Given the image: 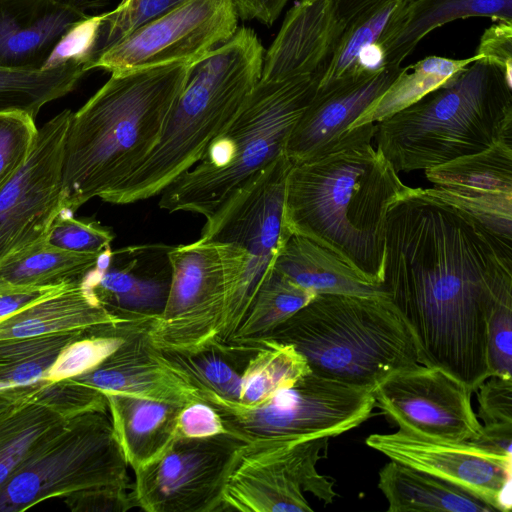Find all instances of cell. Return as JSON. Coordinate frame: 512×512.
Returning a JSON list of instances; mask_svg holds the SVG:
<instances>
[{"label": "cell", "mask_w": 512, "mask_h": 512, "mask_svg": "<svg viewBox=\"0 0 512 512\" xmlns=\"http://www.w3.org/2000/svg\"><path fill=\"white\" fill-rule=\"evenodd\" d=\"M473 17L512 22V0H411L381 40L385 65L401 66L429 33Z\"/></svg>", "instance_id": "cell-26"}, {"label": "cell", "mask_w": 512, "mask_h": 512, "mask_svg": "<svg viewBox=\"0 0 512 512\" xmlns=\"http://www.w3.org/2000/svg\"><path fill=\"white\" fill-rule=\"evenodd\" d=\"M95 332L75 330L0 340V383L20 386L41 381L65 346Z\"/></svg>", "instance_id": "cell-36"}, {"label": "cell", "mask_w": 512, "mask_h": 512, "mask_svg": "<svg viewBox=\"0 0 512 512\" xmlns=\"http://www.w3.org/2000/svg\"><path fill=\"white\" fill-rule=\"evenodd\" d=\"M470 441L488 452L511 458L512 425H482L480 434Z\"/></svg>", "instance_id": "cell-50"}, {"label": "cell", "mask_w": 512, "mask_h": 512, "mask_svg": "<svg viewBox=\"0 0 512 512\" xmlns=\"http://www.w3.org/2000/svg\"><path fill=\"white\" fill-rule=\"evenodd\" d=\"M378 487L390 512H496L463 488L393 460L380 469Z\"/></svg>", "instance_id": "cell-28"}, {"label": "cell", "mask_w": 512, "mask_h": 512, "mask_svg": "<svg viewBox=\"0 0 512 512\" xmlns=\"http://www.w3.org/2000/svg\"><path fill=\"white\" fill-rule=\"evenodd\" d=\"M232 0H185L106 50L94 68L111 73L175 63L192 64L238 29Z\"/></svg>", "instance_id": "cell-14"}, {"label": "cell", "mask_w": 512, "mask_h": 512, "mask_svg": "<svg viewBox=\"0 0 512 512\" xmlns=\"http://www.w3.org/2000/svg\"><path fill=\"white\" fill-rule=\"evenodd\" d=\"M474 392L483 426L512 425V377L490 376Z\"/></svg>", "instance_id": "cell-44"}, {"label": "cell", "mask_w": 512, "mask_h": 512, "mask_svg": "<svg viewBox=\"0 0 512 512\" xmlns=\"http://www.w3.org/2000/svg\"><path fill=\"white\" fill-rule=\"evenodd\" d=\"M163 352L187 372L205 403L215 400L239 403L241 372L228 360V354L214 348L194 353Z\"/></svg>", "instance_id": "cell-37"}, {"label": "cell", "mask_w": 512, "mask_h": 512, "mask_svg": "<svg viewBox=\"0 0 512 512\" xmlns=\"http://www.w3.org/2000/svg\"><path fill=\"white\" fill-rule=\"evenodd\" d=\"M411 0H384L353 17L345 26L322 74L319 86L357 72L360 55L380 44Z\"/></svg>", "instance_id": "cell-33"}, {"label": "cell", "mask_w": 512, "mask_h": 512, "mask_svg": "<svg viewBox=\"0 0 512 512\" xmlns=\"http://www.w3.org/2000/svg\"><path fill=\"white\" fill-rule=\"evenodd\" d=\"M384 0H336L341 20L347 24L360 12Z\"/></svg>", "instance_id": "cell-52"}, {"label": "cell", "mask_w": 512, "mask_h": 512, "mask_svg": "<svg viewBox=\"0 0 512 512\" xmlns=\"http://www.w3.org/2000/svg\"><path fill=\"white\" fill-rule=\"evenodd\" d=\"M373 391L310 371L258 405L224 400L209 405L217 410L227 431L244 441L302 442L338 436L361 425L375 407Z\"/></svg>", "instance_id": "cell-11"}, {"label": "cell", "mask_w": 512, "mask_h": 512, "mask_svg": "<svg viewBox=\"0 0 512 512\" xmlns=\"http://www.w3.org/2000/svg\"><path fill=\"white\" fill-rule=\"evenodd\" d=\"M471 394L443 369L424 365L390 375L373 391L376 404L399 430L458 442L481 432Z\"/></svg>", "instance_id": "cell-16"}, {"label": "cell", "mask_w": 512, "mask_h": 512, "mask_svg": "<svg viewBox=\"0 0 512 512\" xmlns=\"http://www.w3.org/2000/svg\"><path fill=\"white\" fill-rule=\"evenodd\" d=\"M102 14L89 16L73 25L59 40L42 70L53 69L69 62L85 66L95 42Z\"/></svg>", "instance_id": "cell-43"}, {"label": "cell", "mask_w": 512, "mask_h": 512, "mask_svg": "<svg viewBox=\"0 0 512 512\" xmlns=\"http://www.w3.org/2000/svg\"><path fill=\"white\" fill-rule=\"evenodd\" d=\"M189 65L175 63L111 73L72 112L63 161V214L124 183L157 146Z\"/></svg>", "instance_id": "cell-3"}, {"label": "cell", "mask_w": 512, "mask_h": 512, "mask_svg": "<svg viewBox=\"0 0 512 512\" xmlns=\"http://www.w3.org/2000/svg\"><path fill=\"white\" fill-rule=\"evenodd\" d=\"M172 277L162 311L148 334L163 351L217 349L225 312L243 277L247 252L239 245L201 236L172 246Z\"/></svg>", "instance_id": "cell-9"}, {"label": "cell", "mask_w": 512, "mask_h": 512, "mask_svg": "<svg viewBox=\"0 0 512 512\" xmlns=\"http://www.w3.org/2000/svg\"><path fill=\"white\" fill-rule=\"evenodd\" d=\"M144 316H123L107 309L81 281L0 319V340L97 331Z\"/></svg>", "instance_id": "cell-24"}, {"label": "cell", "mask_w": 512, "mask_h": 512, "mask_svg": "<svg viewBox=\"0 0 512 512\" xmlns=\"http://www.w3.org/2000/svg\"><path fill=\"white\" fill-rule=\"evenodd\" d=\"M31 395L0 412V486L17 469L39 437L65 419Z\"/></svg>", "instance_id": "cell-35"}, {"label": "cell", "mask_w": 512, "mask_h": 512, "mask_svg": "<svg viewBox=\"0 0 512 512\" xmlns=\"http://www.w3.org/2000/svg\"><path fill=\"white\" fill-rule=\"evenodd\" d=\"M264 54L256 32L239 27L228 41L190 64L157 146L102 201L124 205L152 198L193 167L261 79Z\"/></svg>", "instance_id": "cell-4"}, {"label": "cell", "mask_w": 512, "mask_h": 512, "mask_svg": "<svg viewBox=\"0 0 512 512\" xmlns=\"http://www.w3.org/2000/svg\"><path fill=\"white\" fill-rule=\"evenodd\" d=\"M67 286L0 291V319L47 298Z\"/></svg>", "instance_id": "cell-48"}, {"label": "cell", "mask_w": 512, "mask_h": 512, "mask_svg": "<svg viewBox=\"0 0 512 512\" xmlns=\"http://www.w3.org/2000/svg\"><path fill=\"white\" fill-rule=\"evenodd\" d=\"M99 5L91 0H0V68L42 70L62 36Z\"/></svg>", "instance_id": "cell-22"}, {"label": "cell", "mask_w": 512, "mask_h": 512, "mask_svg": "<svg viewBox=\"0 0 512 512\" xmlns=\"http://www.w3.org/2000/svg\"><path fill=\"white\" fill-rule=\"evenodd\" d=\"M245 442L232 433L176 438L159 458L134 472L136 507L147 512H220Z\"/></svg>", "instance_id": "cell-13"}, {"label": "cell", "mask_w": 512, "mask_h": 512, "mask_svg": "<svg viewBox=\"0 0 512 512\" xmlns=\"http://www.w3.org/2000/svg\"><path fill=\"white\" fill-rule=\"evenodd\" d=\"M315 296L273 268L231 344L252 345L265 338Z\"/></svg>", "instance_id": "cell-34"}, {"label": "cell", "mask_w": 512, "mask_h": 512, "mask_svg": "<svg viewBox=\"0 0 512 512\" xmlns=\"http://www.w3.org/2000/svg\"><path fill=\"white\" fill-rule=\"evenodd\" d=\"M241 372L239 404L255 406L276 391L292 385L311 370L304 357L286 343L264 338L256 341Z\"/></svg>", "instance_id": "cell-32"}, {"label": "cell", "mask_w": 512, "mask_h": 512, "mask_svg": "<svg viewBox=\"0 0 512 512\" xmlns=\"http://www.w3.org/2000/svg\"><path fill=\"white\" fill-rule=\"evenodd\" d=\"M273 268L316 295L385 296L381 285L366 281L332 252L304 236L289 237Z\"/></svg>", "instance_id": "cell-27"}, {"label": "cell", "mask_w": 512, "mask_h": 512, "mask_svg": "<svg viewBox=\"0 0 512 512\" xmlns=\"http://www.w3.org/2000/svg\"><path fill=\"white\" fill-rule=\"evenodd\" d=\"M14 387V385L8 384V383H0V389Z\"/></svg>", "instance_id": "cell-53"}, {"label": "cell", "mask_w": 512, "mask_h": 512, "mask_svg": "<svg viewBox=\"0 0 512 512\" xmlns=\"http://www.w3.org/2000/svg\"><path fill=\"white\" fill-rule=\"evenodd\" d=\"M322 74L262 80L200 160L161 193L158 206L210 218L246 180L285 154L295 124L314 97Z\"/></svg>", "instance_id": "cell-7"}, {"label": "cell", "mask_w": 512, "mask_h": 512, "mask_svg": "<svg viewBox=\"0 0 512 512\" xmlns=\"http://www.w3.org/2000/svg\"><path fill=\"white\" fill-rule=\"evenodd\" d=\"M370 448L390 460L428 473L483 499L496 511L511 509V458L471 441H450L398 430L371 434Z\"/></svg>", "instance_id": "cell-17"}, {"label": "cell", "mask_w": 512, "mask_h": 512, "mask_svg": "<svg viewBox=\"0 0 512 512\" xmlns=\"http://www.w3.org/2000/svg\"><path fill=\"white\" fill-rule=\"evenodd\" d=\"M289 0H232L240 19L257 20L271 26Z\"/></svg>", "instance_id": "cell-49"}, {"label": "cell", "mask_w": 512, "mask_h": 512, "mask_svg": "<svg viewBox=\"0 0 512 512\" xmlns=\"http://www.w3.org/2000/svg\"><path fill=\"white\" fill-rule=\"evenodd\" d=\"M229 433L217 410L205 402L182 407L177 419L176 438H202Z\"/></svg>", "instance_id": "cell-47"}, {"label": "cell", "mask_w": 512, "mask_h": 512, "mask_svg": "<svg viewBox=\"0 0 512 512\" xmlns=\"http://www.w3.org/2000/svg\"><path fill=\"white\" fill-rule=\"evenodd\" d=\"M345 26L336 0H298L264 54L261 79L323 74Z\"/></svg>", "instance_id": "cell-23"}, {"label": "cell", "mask_w": 512, "mask_h": 512, "mask_svg": "<svg viewBox=\"0 0 512 512\" xmlns=\"http://www.w3.org/2000/svg\"><path fill=\"white\" fill-rule=\"evenodd\" d=\"M131 486H101L80 491L63 500L74 512H125L136 507Z\"/></svg>", "instance_id": "cell-45"}, {"label": "cell", "mask_w": 512, "mask_h": 512, "mask_svg": "<svg viewBox=\"0 0 512 512\" xmlns=\"http://www.w3.org/2000/svg\"><path fill=\"white\" fill-rule=\"evenodd\" d=\"M147 328L130 335L93 369L68 378L103 393H122L187 405L204 402L180 366L151 341Z\"/></svg>", "instance_id": "cell-20"}, {"label": "cell", "mask_w": 512, "mask_h": 512, "mask_svg": "<svg viewBox=\"0 0 512 512\" xmlns=\"http://www.w3.org/2000/svg\"><path fill=\"white\" fill-rule=\"evenodd\" d=\"M475 55L496 66L512 84V22L496 21L482 34Z\"/></svg>", "instance_id": "cell-46"}, {"label": "cell", "mask_w": 512, "mask_h": 512, "mask_svg": "<svg viewBox=\"0 0 512 512\" xmlns=\"http://www.w3.org/2000/svg\"><path fill=\"white\" fill-rule=\"evenodd\" d=\"M108 413L134 472L159 458L176 439L181 404L122 393H104Z\"/></svg>", "instance_id": "cell-25"}, {"label": "cell", "mask_w": 512, "mask_h": 512, "mask_svg": "<svg viewBox=\"0 0 512 512\" xmlns=\"http://www.w3.org/2000/svg\"><path fill=\"white\" fill-rule=\"evenodd\" d=\"M374 123L346 130L292 164L284 223L332 252L366 281L380 285L388 206L409 186L372 144Z\"/></svg>", "instance_id": "cell-2"}, {"label": "cell", "mask_w": 512, "mask_h": 512, "mask_svg": "<svg viewBox=\"0 0 512 512\" xmlns=\"http://www.w3.org/2000/svg\"><path fill=\"white\" fill-rule=\"evenodd\" d=\"M512 138V84L485 60L374 123L375 148L396 172L433 168Z\"/></svg>", "instance_id": "cell-5"}, {"label": "cell", "mask_w": 512, "mask_h": 512, "mask_svg": "<svg viewBox=\"0 0 512 512\" xmlns=\"http://www.w3.org/2000/svg\"><path fill=\"white\" fill-rule=\"evenodd\" d=\"M380 285L422 365L472 392L489 377L488 320L512 296V240L427 188L408 187L387 209Z\"/></svg>", "instance_id": "cell-1"}, {"label": "cell", "mask_w": 512, "mask_h": 512, "mask_svg": "<svg viewBox=\"0 0 512 512\" xmlns=\"http://www.w3.org/2000/svg\"><path fill=\"white\" fill-rule=\"evenodd\" d=\"M0 389V412L28 398L42 382Z\"/></svg>", "instance_id": "cell-51"}, {"label": "cell", "mask_w": 512, "mask_h": 512, "mask_svg": "<svg viewBox=\"0 0 512 512\" xmlns=\"http://www.w3.org/2000/svg\"><path fill=\"white\" fill-rule=\"evenodd\" d=\"M85 73L78 62L37 71L0 68V113L21 112L35 119L45 104L73 91Z\"/></svg>", "instance_id": "cell-31"}, {"label": "cell", "mask_w": 512, "mask_h": 512, "mask_svg": "<svg viewBox=\"0 0 512 512\" xmlns=\"http://www.w3.org/2000/svg\"><path fill=\"white\" fill-rule=\"evenodd\" d=\"M424 173L433 184L430 193L512 240V138Z\"/></svg>", "instance_id": "cell-18"}, {"label": "cell", "mask_w": 512, "mask_h": 512, "mask_svg": "<svg viewBox=\"0 0 512 512\" xmlns=\"http://www.w3.org/2000/svg\"><path fill=\"white\" fill-rule=\"evenodd\" d=\"M291 166L285 154L277 157L240 185L203 226L201 236L235 243L248 254L243 277L223 318L218 348L233 341L278 252L292 235L283 217Z\"/></svg>", "instance_id": "cell-10"}, {"label": "cell", "mask_w": 512, "mask_h": 512, "mask_svg": "<svg viewBox=\"0 0 512 512\" xmlns=\"http://www.w3.org/2000/svg\"><path fill=\"white\" fill-rule=\"evenodd\" d=\"M113 231L92 219H77L61 213L49 229L45 242L75 253L101 254L110 248Z\"/></svg>", "instance_id": "cell-39"}, {"label": "cell", "mask_w": 512, "mask_h": 512, "mask_svg": "<svg viewBox=\"0 0 512 512\" xmlns=\"http://www.w3.org/2000/svg\"><path fill=\"white\" fill-rule=\"evenodd\" d=\"M486 356L489 377H512V296L502 299L490 315Z\"/></svg>", "instance_id": "cell-42"}, {"label": "cell", "mask_w": 512, "mask_h": 512, "mask_svg": "<svg viewBox=\"0 0 512 512\" xmlns=\"http://www.w3.org/2000/svg\"><path fill=\"white\" fill-rule=\"evenodd\" d=\"M265 338L292 345L314 373L373 389L422 365L408 324L384 295L318 294Z\"/></svg>", "instance_id": "cell-6"}, {"label": "cell", "mask_w": 512, "mask_h": 512, "mask_svg": "<svg viewBox=\"0 0 512 512\" xmlns=\"http://www.w3.org/2000/svg\"><path fill=\"white\" fill-rule=\"evenodd\" d=\"M171 248L165 244L109 248L82 282L102 305L117 314H159L172 277Z\"/></svg>", "instance_id": "cell-19"}, {"label": "cell", "mask_w": 512, "mask_h": 512, "mask_svg": "<svg viewBox=\"0 0 512 512\" xmlns=\"http://www.w3.org/2000/svg\"><path fill=\"white\" fill-rule=\"evenodd\" d=\"M37 130L28 114L0 113V191L26 159Z\"/></svg>", "instance_id": "cell-40"}, {"label": "cell", "mask_w": 512, "mask_h": 512, "mask_svg": "<svg viewBox=\"0 0 512 512\" xmlns=\"http://www.w3.org/2000/svg\"><path fill=\"white\" fill-rule=\"evenodd\" d=\"M31 396L64 418L90 410L108 411L107 398L103 392L70 379L55 382L43 380Z\"/></svg>", "instance_id": "cell-41"}, {"label": "cell", "mask_w": 512, "mask_h": 512, "mask_svg": "<svg viewBox=\"0 0 512 512\" xmlns=\"http://www.w3.org/2000/svg\"><path fill=\"white\" fill-rule=\"evenodd\" d=\"M185 0H122L112 11L103 13L94 45L84 66L93 69L97 59L139 27L162 16Z\"/></svg>", "instance_id": "cell-38"}, {"label": "cell", "mask_w": 512, "mask_h": 512, "mask_svg": "<svg viewBox=\"0 0 512 512\" xmlns=\"http://www.w3.org/2000/svg\"><path fill=\"white\" fill-rule=\"evenodd\" d=\"M476 60L480 59L475 54L464 59L428 56L412 66L404 67L390 86L348 129L362 124L377 123L414 104L454 79Z\"/></svg>", "instance_id": "cell-30"}, {"label": "cell", "mask_w": 512, "mask_h": 512, "mask_svg": "<svg viewBox=\"0 0 512 512\" xmlns=\"http://www.w3.org/2000/svg\"><path fill=\"white\" fill-rule=\"evenodd\" d=\"M329 438L294 442L261 438L245 442L226 483L221 511L310 512L303 492L325 504L337 493L316 464Z\"/></svg>", "instance_id": "cell-12"}, {"label": "cell", "mask_w": 512, "mask_h": 512, "mask_svg": "<svg viewBox=\"0 0 512 512\" xmlns=\"http://www.w3.org/2000/svg\"><path fill=\"white\" fill-rule=\"evenodd\" d=\"M101 254L70 252L39 241L0 261V291L79 283L96 268Z\"/></svg>", "instance_id": "cell-29"}, {"label": "cell", "mask_w": 512, "mask_h": 512, "mask_svg": "<svg viewBox=\"0 0 512 512\" xmlns=\"http://www.w3.org/2000/svg\"><path fill=\"white\" fill-rule=\"evenodd\" d=\"M404 67L385 65L318 89L287 140L285 155L299 163L342 135L390 86Z\"/></svg>", "instance_id": "cell-21"}, {"label": "cell", "mask_w": 512, "mask_h": 512, "mask_svg": "<svg viewBox=\"0 0 512 512\" xmlns=\"http://www.w3.org/2000/svg\"><path fill=\"white\" fill-rule=\"evenodd\" d=\"M71 115V110H63L37 130L26 159L0 191V261L45 240L63 213V161Z\"/></svg>", "instance_id": "cell-15"}, {"label": "cell", "mask_w": 512, "mask_h": 512, "mask_svg": "<svg viewBox=\"0 0 512 512\" xmlns=\"http://www.w3.org/2000/svg\"><path fill=\"white\" fill-rule=\"evenodd\" d=\"M128 466L108 411L65 418L39 437L0 486V512H20L47 499L130 484Z\"/></svg>", "instance_id": "cell-8"}]
</instances>
